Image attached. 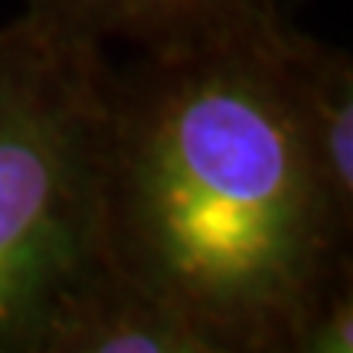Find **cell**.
<instances>
[{
    "label": "cell",
    "instance_id": "6da1fadb",
    "mask_svg": "<svg viewBox=\"0 0 353 353\" xmlns=\"http://www.w3.org/2000/svg\"><path fill=\"white\" fill-rule=\"evenodd\" d=\"M285 26L272 0H255L112 72L105 252L210 353H288L304 304L350 259L353 232L298 134Z\"/></svg>",
    "mask_w": 353,
    "mask_h": 353
},
{
    "label": "cell",
    "instance_id": "7a4b0ae2",
    "mask_svg": "<svg viewBox=\"0 0 353 353\" xmlns=\"http://www.w3.org/2000/svg\"><path fill=\"white\" fill-rule=\"evenodd\" d=\"M105 43L37 10L0 26V353H26L65 291L108 265Z\"/></svg>",
    "mask_w": 353,
    "mask_h": 353
},
{
    "label": "cell",
    "instance_id": "3957f363",
    "mask_svg": "<svg viewBox=\"0 0 353 353\" xmlns=\"http://www.w3.org/2000/svg\"><path fill=\"white\" fill-rule=\"evenodd\" d=\"M26 353H210V343L174 304L108 262L43 314Z\"/></svg>",
    "mask_w": 353,
    "mask_h": 353
},
{
    "label": "cell",
    "instance_id": "277c9868",
    "mask_svg": "<svg viewBox=\"0 0 353 353\" xmlns=\"http://www.w3.org/2000/svg\"><path fill=\"white\" fill-rule=\"evenodd\" d=\"M285 79L304 154L334 216L353 232V59L285 26Z\"/></svg>",
    "mask_w": 353,
    "mask_h": 353
},
{
    "label": "cell",
    "instance_id": "5b68a950",
    "mask_svg": "<svg viewBox=\"0 0 353 353\" xmlns=\"http://www.w3.org/2000/svg\"><path fill=\"white\" fill-rule=\"evenodd\" d=\"M255 0H30L37 10L99 43H134L141 52L174 46L236 20Z\"/></svg>",
    "mask_w": 353,
    "mask_h": 353
},
{
    "label": "cell",
    "instance_id": "8992f818",
    "mask_svg": "<svg viewBox=\"0 0 353 353\" xmlns=\"http://www.w3.org/2000/svg\"><path fill=\"white\" fill-rule=\"evenodd\" d=\"M353 350V265L341 262L304 304L288 337V353Z\"/></svg>",
    "mask_w": 353,
    "mask_h": 353
}]
</instances>
